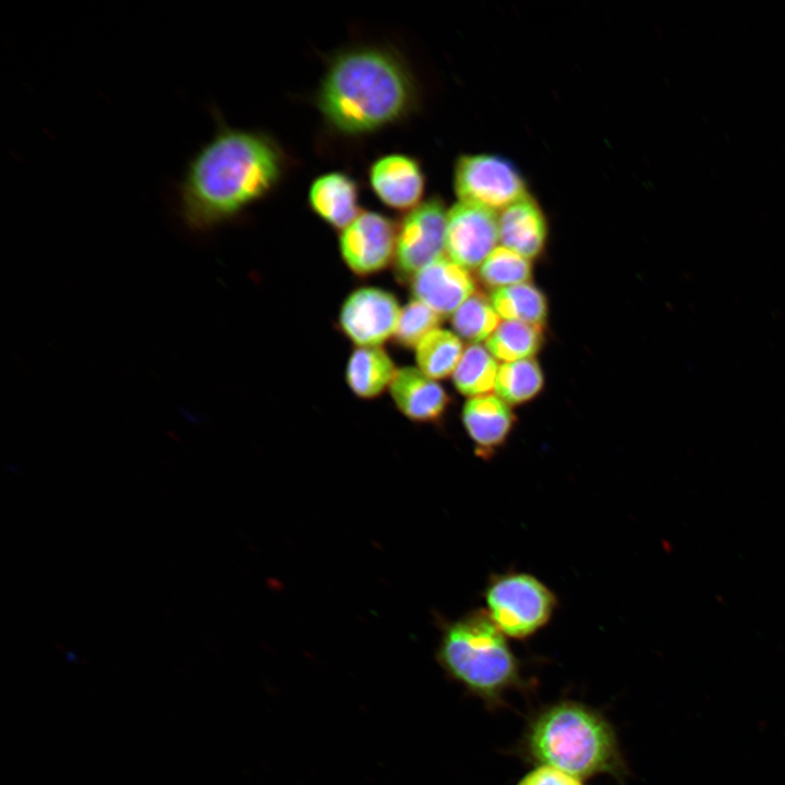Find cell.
<instances>
[{
  "label": "cell",
  "mask_w": 785,
  "mask_h": 785,
  "mask_svg": "<svg viewBox=\"0 0 785 785\" xmlns=\"http://www.w3.org/2000/svg\"><path fill=\"white\" fill-rule=\"evenodd\" d=\"M413 299L442 318L450 317L476 290L470 270L442 255L422 267L410 279Z\"/></svg>",
  "instance_id": "cell-11"
},
{
  "label": "cell",
  "mask_w": 785,
  "mask_h": 785,
  "mask_svg": "<svg viewBox=\"0 0 785 785\" xmlns=\"http://www.w3.org/2000/svg\"><path fill=\"white\" fill-rule=\"evenodd\" d=\"M499 245L498 214L458 202L447 212L445 254L468 270L478 269Z\"/></svg>",
  "instance_id": "cell-10"
},
{
  "label": "cell",
  "mask_w": 785,
  "mask_h": 785,
  "mask_svg": "<svg viewBox=\"0 0 785 785\" xmlns=\"http://www.w3.org/2000/svg\"><path fill=\"white\" fill-rule=\"evenodd\" d=\"M517 785H583L573 775L547 765H539L526 774Z\"/></svg>",
  "instance_id": "cell-26"
},
{
  "label": "cell",
  "mask_w": 785,
  "mask_h": 785,
  "mask_svg": "<svg viewBox=\"0 0 785 785\" xmlns=\"http://www.w3.org/2000/svg\"><path fill=\"white\" fill-rule=\"evenodd\" d=\"M544 387V373L535 358L499 363L494 394L509 406L534 399Z\"/></svg>",
  "instance_id": "cell-21"
},
{
  "label": "cell",
  "mask_w": 785,
  "mask_h": 785,
  "mask_svg": "<svg viewBox=\"0 0 785 785\" xmlns=\"http://www.w3.org/2000/svg\"><path fill=\"white\" fill-rule=\"evenodd\" d=\"M287 157L265 133L220 128L189 161L179 186L186 227L207 231L265 198L281 181Z\"/></svg>",
  "instance_id": "cell-1"
},
{
  "label": "cell",
  "mask_w": 785,
  "mask_h": 785,
  "mask_svg": "<svg viewBox=\"0 0 785 785\" xmlns=\"http://www.w3.org/2000/svg\"><path fill=\"white\" fill-rule=\"evenodd\" d=\"M397 225L387 216L362 210L340 231L339 251L347 267L358 276H370L395 258Z\"/></svg>",
  "instance_id": "cell-9"
},
{
  "label": "cell",
  "mask_w": 785,
  "mask_h": 785,
  "mask_svg": "<svg viewBox=\"0 0 785 785\" xmlns=\"http://www.w3.org/2000/svg\"><path fill=\"white\" fill-rule=\"evenodd\" d=\"M398 369L388 352L378 347H355L346 365V382L361 399H373L389 389Z\"/></svg>",
  "instance_id": "cell-17"
},
{
  "label": "cell",
  "mask_w": 785,
  "mask_h": 785,
  "mask_svg": "<svg viewBox=\"0 0 785 785\" xmlns=\"http://www.w3.org/2000/svg\"><path fill=\"white\" fill-rule=\"evenodd\" d=\"M442 319L427 305L412 299L401 309L394 339L402 348L414 349L426 335L439 327Z\"/></svg>",
  "instance_id": "cell-25"
},
{
  "label": "cell",
  "mask_w": 785,
  "mask_h": 785,
  "mask_svg": "<svg viewBox=\"0 0 785 785\" xmlns=\"http://www.w3.org/2000/svg\"><path fill=\"white\" fill-rule=\"evenodd\" d=\"M401 309L395 294L385 289L358 288L341 304L339 327L357 347H378L394 338Z\"/></svg>",
  "instance_id": "cell-8"
},
{
  "label": "cell",
  "mask_w": 785,
  "mask_h": 785,
  "mask_svg": "<svg viewBox=\"0 0 785 785\" xmlns=\"http://www.w3.org/2000/svg\"><path fill=\"white\" fill-rule=\"evenodd\" d=\"M500 322L490 298L479 291L450 316L454 333L469 345L486 341Z\"/></svg>",
  "instance_id": "cell-23"
},
{
  "label": "cell",
  "mask_w": 785,
  "mask_h": 785,
  "mask_svg": "<svg viewBox=\"0 0 785 785\" xmlns=\"http://www.w3.org/2000/svg\"><path fill=\"white\" fill-rule=\"evenodd\" d=\"M488 298L503 321L521 322L541 327L546 324L547 298L532 282L493 290Z\"/></svg>",
  "instance_id": "cell-18"
},
{
  "label": "cell",
  "mask_w": 785,
  "mask_h": 785,
  "mask_svg": "<svg viewBox=\"0 0 785 785\" xmlns=\"http://www.w3.org/2000/svg\"><path fill=\"white\" fill-rule=\"evenodd\" d=\"M476 270L480 281L493 291L531 282L533 267L527 257L498 245Z\"/></svg>",
  "instance_id": "cell-24"
},
{
  "label": "cell",
  "mask_w": 785,
  "mask_h": 785,
  "mask_svg": "<svg viewBox=\"0 0 785 785\" xmlns=\"http://www.w3.org/2000/svg\"><path fill=\"white\" fill-rule=\"evenodd\" d=\"M523 746L540 765L580 780L597 774L623 778L626 773L612 725L578 702L563 701L542 711L530 724Z\"/></svg>",
  "instance_id": "cell-3"
},
{
  "label": "cell",
  "mask_w": 785,
  "mask_h": 785,
  "mask_svg": "<svg viewBox=\"0 0 785 785\" xmlns=\"http://www.w3.org/2000/svg\"><path fill=\"white\" fill-rule=\"evenodd\" d=\"M454 190L459 202L496 213L529 194L516 167L503 157L488 154L462 155L456 160Z\"/></svg>",
  "instance_id": "cell-6"
},
{
  "label": "cell",
  "mask_w": 785,
  "mask_h": 785,
  "mask_svg": "<svg viewBox=\"0 0 785 785\" xmlns=\"http://www.w3.org/2000/svg\"><path fill=\"white\" fill-rule=\"evenodd\" d=\"M359 196V185L352 177L331 171L314 179L307 202L317 217L341 231L362 212Z\"/></svg>",
  "instance_id": "cell-16"
},
{
  "label": "cell",
  "mask_w": 785,
  "mask_h": 785,
  "mask_svg": "<svg viewBox=\"0 0 785 785\" xmlns=\"http://www.w3.org/2000/svg\"><path fill=\"white\" fill-rule=\"evenodd\" d=\"M463 427L475 454L490 459L507 442L516 422L511 406L495 394L469 398L461 411Z\"/></svg>",
  "instance_id": "cell-13"
},
{
  "label": "cell",
  "mask_w": 785,
  "mask_h": 785,
  "mask_svg": "<svg viewBox=\"0 0 785 785\" xmlns=\"http://www.w3.org/2000/svg\"><path fill=\"white\" fill-rule=\"evenodd\" d=\"M499 363L485 346L469 345L451 375L457 391L473 398L494 391Z\"/></svg>",
  "instance_id": "cell-22"
},
{
  "label": "cell",
  "mask_w": 785,
  "mask_h": 785,
  "mask_svg": "<svg viewBox=\"0 0 785 785\" xmlns=\"http://www.w3.org/2000/svg\"><path fill=\"white\" fill-rule=\"evenodd\" d=\"M436 659L454 680L488 704L522 683L520 662L485 609L439 620Z\"/></svg>",
  "instance_id": "cell-4"
},
{
  "label": "cell",
  "mask_w": 785,
  "mask_h": 785,
  "mask_svg": "<svg viewBox=\"0 0 785 785\" xmlns=\"http://www.w3.org/2000/svg\"><path fill=\"white\" fill-rule=\"evenodd\" d=\"M416 102V83L409 67L382 46H355L335 55L316 94L325 122L352 136L401 121Z\"/></svg>",
  "instance_id": "cell-2"
},
{
  "label": "cell",
  "mask_w": 785,
  "mask_h": 785,
  "mask_svg": "<svg viewBox=\"0 0 785 785\" xmlns=\"http://www.w3.org/2000/svg\"><path fill=\"white\" fill-rule=\"evenodd\" d=\"M369 182L376 197L395 210L409 212L423 202L424 172L411 156L389 154L377 158L369 169Z\"/></svg>",
  "instance_id": "cell-12"
},
{
  "label": "cell",
  "mask_w": 785,
  "mask_h": 785,
  "mask_svg": "<svg viewBox=\"0 0 785 785\" xmlns=\"http://www.w3.org/2000/svg\"><path fill=\"white\" fill-rule=\"evenodd\" d=\"M499 245L532 261L545 249L548 225L539 203L530 195L498 213Z\"/></svg>",
  "instance_id": "cell-15"
},
{
  "label": "cell",
  "mask_w": 785,
  "mask_h": 785,
  "mask_svg": "<svg viewBox=\"0 0 785 785\" xmlns=\"http://www.w3.org/2000/svg\"><path fill=\"white\" fill-rule=\"evenodd\" d=\"M388 391L396 408L418 423L440 420L450 403L446 389L414 366L398 369Z\"/></svg>",
  "instance_id": "cell-14"
},
{
  "label": "cell",
  "mask_w": 785,
  "mask_h": 785,
  "mask_svg": "<svg viewBox=\"0 0 785 785\" xmlns=\"http://www.w3.org/2000/svg\"><path fill=\"white\" fill-rule=\"evenodd\" d=\"M543 342V327L502 321L484 346L497 361L505 363L534 358Z\"/></svg>",
  "instance_id": "cell-20"
},
{
  "label": "cell",
  "mask_w": 785,
  "mask_h": 785,
  "mask_svg": "<svg viewBox=\"0 0 785 785\" xmlns=\"http://www.w3.org/2000/svg\"><path fill=\"white\" fill-rule=\"evenodd\" d=\"M447 212L433 196L407 212L397 226L394 264L400 278L411 279L432 261L445 255Z\"/></svg>",
  "instance_id": "cell-7"
},
{
  "label": "cell",
  "mask_w": 785,
  "mask_h": 785,
  "mask_svg": "<svg viewBox=\"0 0 785 785\" xmlns=\"http://www.w3.org/2000/svg\"><path fill=\"white\" fill-rule=\"evenodd\" d=\"M463 351L462 340L454 331L438 327L414 348L416 367L435 381L444 379L454 374Z\"/></svg>",
  "instance_id": "cell-19"
},
{
  "label": "cell",
  "mask_w": 785,
  "mask_h": 785,
  "mask_svg": "<svg viewBox=\"0 0 785 785\" xmlns=\"http://www.w3.org/2000/svg\"><path fill=\"white\" fill-rule=\"evenodd\" d=\"M485 611L507 637L526 640L553 618L558 599L535 576L509 570L491 575L483 591Z\"/></svg>",
  "instance_id": "cell-5"
}]
</instances>
